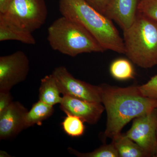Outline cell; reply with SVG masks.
I'll return each instance as SVG.
<instances>
[{"label": "cell", "instance_id": "6da1fadb", "mask_svg": "<svg viewBox=\"0 0 157 157\" xmlns=\"http://www.w3.org/2000/svg\"><path fill=\"white\" fill-rule=\"evenodd\" d=\"M102 101L107 112L105 137L113 139L135 118L157 108V99L145 97L139 86L122 88L102 85Z\"/></svg>", "mask_w": 157, "mask_h": 157}, {"label": "cell", "instance_id": "7a4b0ae2", "mask_svg": "<svg viewBox=\"0 0 157 157\" xmlns=\"http://www.w3.org/2000/svg\"><path fill=\"white\" fill-rule=\"evenodd\" d=\"M59 10L62 16L73 20L87 30L104 50L125 54L123 39L113 21L86 0H59Z\"/></svg>", "mask_w": 157, "mask_h": 157}, {"label": "cell", "instance_id": "3957f363", "mask_svg": "<svg viewBox=\"0 0 157 157\" xmlns=\"http://www.w3.org/2000/svg\"><path fill=\"white\" fill-rule=\"evenodd\" d=\"M125 55L144 69L157 65V21L137 11L134 22L123 31Z\"/></svg>", "mask_w": 157, "mask_h": 157}, {"label": "cell", "instance_id": "277c9868", "mask_svg": "<svg viewBox=\"0 0 157 157\" xmlns=\"http://www.w3.org/2000/svg\"><path fill=\"white\" fill-rule=\"evenodd\" d=\"M47 40L54 50L72 57L81 54L105 51L87 30L63 16L49 26Z\"/></svg>", "mask_w": 157, "mask_h": 157}, {"label": "cell", "instance_id": "5b68a950", "mask_svg": "<svg viewBox=\"0 0 157 157\" xmlns=\"http://www.w3.org/2000/svg\"><path fill=\"white\" fill-rule=\"evenodd\" d=\"M48 10L45 0H11L0 21L7 25L33 33L45 23Z\"/></svg>", "mask_w": 157, "mask_h": 157}, {"label": "cell", "instance_id": "8992f818", "mask_svg": "<svg viewBox=\"0 0 157 157\" xmlns=\"http://www.w3.org/2000/svg\"><path fill=\"white\" fill-rule=\"evenodd\" d=\"M52 74L56 79L63 95L69 96L90 102L101 103L102 89L101 85H93L75 78L63 66L56 68Z\"/></svg>", "mask_w": 157, "mask_h": 157}, {"label": "cell", "instance_id": "52a82bcc", "mask_svg": "<svg viewBox=\"0 0 157 157\" xmlns=\"http://www.w3.org/2000/svg\"><path fill=\"white\" fill-rule=\"evenodd\" d=\"M125 135L142 148L148 157H157V108L133 120Z\"/></svg>", "mask_w": 157, "mask_h": 157}, {"label": "cell", "instance_id": "ba28073f", "mask_svg": "<svg viewBox=\"0 0 157 157\" xmlns=\"http://www.w3.org/2000/svg\"><path fill=\"white\" fill-rule=\"evenodd\" d=\"M29 70V60L22 51L0 57V92L10 91L24 81Z\"/></svg>", "mask_w": 157, "mask_h": 157}, {"label": "cell", "instance_id": "9c48e42d", "mask_svg": "<svg viewBox=\"0 0 157 157\" xmlns=\"http://www.w3.org/2000/svg\"><path fill=\"white\" fill-rule=\"evenodd\" d=\"M60 108L66 114L76 116L90 124H97L105 109L101 103L90 102L67 95L63 96Z\"/></svg>", "mask_w": 157, "mask_h": 157}, {"label": "cell", "instance_id": "30bf717a", "mask_svg": "<svg viewBox=\"0 0 157 157\" xmlns=\"http://www.w3.org/2000/svg\"><path fill=\"white\" fill-rule=\"evenodd\" d=\"M28 109L18 101H13L0 114V139L7 140L17 136L24 128L25 118Z\"/></svg>", "mask_w": 157, "mask_h": 157}, {"label": "cell", "instance_id": "8fae6325", "mask_svg": "<svg viewBox=\"0 0 157 157\" xmlns=\"http://www.w3.org/2000/svg\"><path fill=\"white\" fill-rule=\"evenodd\" d=\"M138 2L139 0H109L104 14L125 30L135 21Z\"/></svg>", "mask_w": 157, "mask_h": 157}, {"label": "cell", "instance_id": "7c38bea8", "mask_svg": "<svg viewBox=\"0 0 157 157\" xmlns=\"http://www.w3.org/2000/svg\"><path fill=\"white\" fill-rule=\"evenodd\" d=\"M56 79L52 73L45 76L41 80L39 89L40 101L51 106L60 104L63 99Z\"/></svg>", "mask_w": 157, "mask_h": 157}, {"label": "cell", "instance_id": "4fadbf2b", "mask_svg": "<svg viewBox=\"0 0 157 157\" xmlns=\"http://www.w3.org/2000/svg\"><path fill=\"white\" fill-rule=\"evenodd\" d=\"M119 157H148L145 151L125 134H119L112 139Z\"/></svg>", "mask_w": 157, "mask_h": 157}, {"label": "cell", "instance_id": "5bb4252c", "mask_svg": "<svg viewBox=\"0 0 157 157\" xmlns=\"http://www.w3.org/2000/svg\"><path fill=\"white\" fill-rule=\"evenodd\" d=\"M54 112V106L39 100L33 105L26 114L24 121L25 129L36 124L41 125L42 122L51 116Z\"/></svg>", "mask_w": 157, "mask_h": 157}, {"label": "cell", "instance_id": "9a60e30c", "mask_svg": "<svg viewBox=\"0 0 157 157\" xmlns=\"http://www.w3.org/2000/svg\"><path fill=\"white\" fill-rule=\"evenodd\" d=\"M15 40L28 45L36 44L32 33L20 30L0 21V41Z\"/></svg>", "mask_w": 157, "mask_h": 157}, {"label": "cell", "instance_id": "2e32d148", "mask_svg": "<svg viewBox=\"0 0 157 157\" xmlns=\"http://www.w3.org/2000/svg\"><path fill=\"white\" fill-rule=\"evenodd\" d=\"M111 76L118 80L135 78V72L131 62L125 59H118L112 62L109 67Z\"/></svg>", "mask_w": 157, "mask_h": 157}, {"label": "cell", "instance_id": "e0dca14e", "mask_svg": "<svg viewBox=\"0 0 157 157\" xmlns=\"http://www.w3.org/2000/svg\"><path fill=\"white\" fill-rule=\"evenodd\" d=\"M67 116L61 123L62 128L66 134L71 137H79L84 134V122L76 116L67 113Z\"/></svg>", "mask_w": 157, "mask_h": 157}, {"label": "cell", "instance_id": "ac0fdd59", "mask_svg": "<svg viewBox=\"0 0 157 157\" xmlns=\"http://www.w3.org/2000/svg\"><path fill=\"white\" fill-rule=\"evenodd\" d=\"M68 151L71 154L78 157H119L115 146L112 143L104 144L91 152L81 153L72 148L68 147Z\"/></svg>", "mask_w": 157, "mask_h": 157}, {"label": "cell", "instance_id": "d6986e66", "mask_svg": "<svg viewBox=\"0 0 157 157\" xmlns=\"http://www.w3.org/2000/svg\"><path fill=\"white\" fill-rule=\"evenodd\" d=\"M137 11L157 21V0H139Z\"/></svg>", "mask_w": 157, "mask_h": 157}, {"label": "cell", "instance_id": "ffe728a7", "mask_svg": "<svg viewBox=\"0 0 157 157\" xmlns=\"http://www.w3.org/2000/svg\"><path fill=\"white\" fill-rule=\"evenodd\" d=\"M139 88L143 96L157 100V74L145 84L139 86Z\"/></svg>", "mask_w": 157, "mask_h": 157}, {"label": "cell", "instance_id": "44dd1931", "mask_svg": "<svg viewBox=\"0 0 157 157\" xmlns=\"http://www.w3.org/2000/svg\"><path fill=\"white\" fill-rule=\"evenodd\" d=\"M10 91L0 92V114L2 113L13 102Z\"/></svg>", "mask_w": 157, "mask_h": 157}, {"label": "cell", "instance_id": "7402d4cb", "mask_svg": "<svg viewBox=\"0 0 157 157\" xmlns=\"http://www.w3.org/2000/svg\"><path fill=\"white\" fill-rule=\"evenodd\" d=\"M91 6L102 14H104L109 0H86Z\"/></svg>", "mask_w": 157, "mask_h": 157}, {"label": "cell", "instance_id": "603a6c76", "mask_svg": "<svg viewBox=\"0 0 157 157\" xmlns=\"http://www.w3.org/2000/svg\"><path fill=\"white\" fill-rule=\"evenodd\" d=\"M11 0H0V14H4L9 9Z\"/></svg>", "mask_w": 157, "mask_h": 157}, {"label": "cell", "instance_id": "cb8c5ba5", "mask_svg": "<svg viewBox=\"0 0 157 157\" xmlns=\"http://www.w3.org/2000/svg\"><path fill=\"white\" fill-rule=\"evenodd\" d=\"M0 157H10L9 154H8L7 153V152H6V151H0Z\"/></svg>", "mask_w": 157, "mask_h": 157}, {"label": "cell", "instance_id": "d4e9b609", "mask_svg": "<svg viewBox=\"0 0 157 157\" xmlns=\"http://www.w3.org/2000/svg\"><path fill=\"white\" fill-rule=\"evenodd\" d=\"M156 135H157V128Z\"/></svg>", "mask_w": 157, "mask_h": 157}]
</instances>
